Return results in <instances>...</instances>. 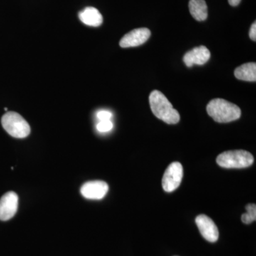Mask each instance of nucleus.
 Returning a JSON list of instances; mask_svg holds the SVG:
<instances>
[{
    "mask_svg": "<svg viewBox=\"0 0 256 256\" xmlns=\"http://www.w3.org/2000/svg\"><path fill=\"white\" fill-rule=\"evenodd\" d=\"M149 100L151 110L158 119L170 124L180 122V114L162 92L158 90H153L150 95Z\"/></svg>",
    "mask_w": 256,
    "mask_h": 256,
    "instance_id": "obj_1",
    "label": "nucleus"
},
{
    "mask_svg": "<svg viewBox=\"0 0 256 256\" xmlns=\"http://www.w3.org/2000/svg\"><path fill=\"white\" fill-rule=\"evenodd\" d=\"M206 111L216 122L220 124L233 122L242 116V110L238 106L222 98L210 100L207 105Z\"/></svg>",
    "mask_w": 256,
    "mask_h": 256,
    "instance_id": "obj_2",
    "label": "nucleus"
},
{
    "mask_svg": "<svg viewBox=\"0 0 256 256\" xmlns=\"http://www.w3.org/2000/svg\"><path fill=\"white\" fill-rule=\"evenodd\" d=\"M216 162L222 168L227 169H242L252 166L254 158L249 152L239 150L224 152L217 156Z\"/></svg>",
    "mask_w": 256,
    "mask_h": 256,
    "instance_id": "obj_3",
    "label": "nucleus"
},
{
    "mask_svg": "<svg viewBox=\"0 0 256 256\" xmlns=\"http://www.w3.org/2000/svg\"><path fill=\"white\" fill-rule=\"evenodd\" d=\"M2 127L12 137L24 138L31 132V128L26 120L18 112H6L1 120Z\"/></svg>",
    "mask_w": 256,
    "mask_h": 256,
    "instance_id": "obj_4",
    "label": "nucleus"
},
{
    "mask_svg": "<svg viewBox=\"0 0 256 256\" xmlns=\"http://www.w3.org/2000/svg\"><path fill=\"white\" fill-rule=\"evenodd\" d=\"M183 178V168L181 163L175 162L172 163L165 171L162 185L165 192L170 193L180 186Z\"/></svg>",
    "mask_w": 256,
    "mask_h": 256,
    "instance_id": "obj_5",
    "label": "nucleus"
},
{
    "mask_svg": "<svg viewBox=\"0 0 256 256\" xmlns=\"http://www.w3.org/2000/svg\"><path fill=\"white\" fill-rule=\"evenodd\" d=\"M18 198L14 192L4 194L0 198V220H8L18 212Z\"/></svg>",
    "mask_w": 256,
    "mask_h": 256,
    "instance_id": "obj_6",
    "label": "nucleus"
},
{
    "mask_svg": "<svg viewBox=\"0 0 256 256\" xmlns=\"http://www.w3.org/2000/svg\"><path fill=\"white\" fill-rule=\"evenodd\" d=\"M151 36V32L148 28H138L128 32L120 42L122 48L140 46L146 43Z\"/></svg>",
    "mask_w": 256,
    "mask_h": 256,
    "instance_id": "obj_7",
    "label": "nucleus"
},
{
    "mask_svg": "<svg viewBox=\"0 0 256 256\" xmlns=\"http://www.w3.org/2000/svg\"><path fill=\"white\" fill-rule=\"evenodd\" d=\"M196 224L200 234L207 242H217L220 236L218 228L213 220L204 214L196 216Z\"/></svg>",
    "mask_w": 256,
    "mask_h": 256,
    "instance_id": "obj_8",
    "label": "nucleus"
},
{
    "mask_svg": "<svg viewBox=\"0 0 256 256\" xmlns=\"http://www.w3.org/2000/svg\"><path fill=\"white\" fill-rule=\"evenodd\" d=\"M108 184L104 181L88 182L80 188L82 196L88 200H102L108 192Z\"/></svg>",
    "mask_w": 256,
    "mask_h": 256,
    "instance_id": "obj_9",
    "label": "nucleus"
},
{
    "mask_svg": "<svg viewBox=\"0 0 256 256\" xmlns=\"http://www.w3.org/2000/svg\"><path fill=\"white\" fill-rule=\"evenodd\" d=\"M210 57V50L204 46L193 48L184 56L183 60L188 67H192L194 64L204 65L208 62Z\"/></svg>",
    "mask_w": 256,
    "mask_h": 256,
    "instance_id": "obj_10",
    "label": "nucleus"
},
{
    "mask_svg": "<svg viewBox=\"0 0 256 256\" xmlns=\"http://www.w3.org/2000/svg\"><path fill=\"white\" fill-rule=\"evenodd\" d=\"M78 18L82 23L90 26L98 28L104 22L102 14L96 8L88 6L80 11L78 14Z\"/></svg>",
    "mask_w": 256,
    "mask_h": 256,
    "instance_id": "obj_11",
    "label": "nucleus"
},
{
    "mask_svg": "<svg viewBox=\"0 0 256 256\" xmlns=\"http://www.w3.org/2000/svg\"><path fill=\"white\" fill-rule=\"evenodd\" d=\"M236 78L245 82H256V64L254 62L242 64L234 72Z\"/></svg>",
    "mask_w": 256,
    "mask_h": 256,
    "instance_id": "obj_12",
    "label": "nucleus"
},
{
    "mask_svg": "<svg viewBox=\"0 0 256 256\" xmlns=\"http://www.w3.org/2000/svg\"><path fill=\"white\" fill-rule=\"evenodd\" d=\"M190 12L196 21H204L208 16V8L205 0H190Z\"/></svg>",
    "mask_w": 256,
    "mask_h": 256,
    "instance_id": "obj_13",
    "label": "nucleus"
},
{
    "mask_svg": "<svg viewBox=\"0 0 256 256\" xmlns=\"http://www.w3.org/2000/svg\"><path fill=\"white\" fill-rule=\"evenodd\" d=\"M112 127H114V124L111 122L110 120H101L96 126L98 130L100 132H109V131L112 129Z\"/></svg>",
    "mask_w": 256,
    "mask_h": 256,
    "instance_id": "obj_14",
    "label": "nucleus"
},
{
    "mask_svg": "<svg viewBox=\"0 0 256 256\" xmlns=\"http://www.w3.org/2000/svg\"><path fill=\"white\" fill-rule=\"evenodd\" d=\"M246 214L250 218L255 222L256 220V206L254 204H250L246 206Z\"/></svg>",
    "mask_w": 256,
    "mask_h": 256,
    "instance_id": "obj_15",
    "label": "nucleus"
},
{
    "mask_svg": "<svg viewBox=\"0 0 256 256\" xmlns=\"http://www.w3.org/2000/svg\"><path fill=\"white\" fill-rule=\"evenodd\" d=\"M97 117L99 120H108L112 118V114L110 111L100 110L97 114Z\"/></svg>",
    "mask_w": 256,
    "mask_h": 256,
    "instance_id": "obj_16",
    "label": "nucleus"
},
{
    "mask_svg": "<svg viewBox=\"0 0 256 256\" xmlns=\"http://www.w3.org/2000/svg\"><path fill=\"white\" fill-rule=\"evenodd\" d=\"M249 36H250V40L252 41H256V22L252 24V28H250V32H249Z\"/></svg>",
    "mask_w": 256,
    "mask_h": 256,
    "instance_id": "obj_17",
    "label": "nucleus"
},
{
    "mask_svg": "<svg viewBox=\"0 0 256 256\" xmlns=\"http://www.w3.org/2000/svg\"><path fill=\"white\" fill-rule=\"evenodd\" d=\"M242 223L245 224H250L254 222V220L246 213L244 214L242 216Z\"/></svg>",
    "mask_w": 256,
    "mask_h": 256,
    "instance_id": "obj_18",
    "label": "nucleus"
},
{
    "mask_svg": "<svg viewBox=\"0 0 256 256\" xmlns=\"http://www.w3.org/2000/svg\"><path fill=\"white\" fill-rule=\"evenodd\" d=\"M242 0H228L229 4L232 6H236L240 4Z\"/></svg>",
    "mask_w": 256,
    "mask_h": 256,
    "instance_id": "obj_19",
    "label": "nucleus"
},
{
    "mask_svg": "<svg viewBox=\"0 0 256 256\" xmlns=\"http://www.w3.org/2000/svg\"><path fill=\"white\" fill-rule=\"evenodd\" d=\"M4 110H5V111L8 110V108H4Z\"/></svg>",
    "mask_w": 256,
    "mask_h": 256,
    "instance_id": "obj_20",
    "label": "nucleus"
}]
</instances>
